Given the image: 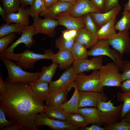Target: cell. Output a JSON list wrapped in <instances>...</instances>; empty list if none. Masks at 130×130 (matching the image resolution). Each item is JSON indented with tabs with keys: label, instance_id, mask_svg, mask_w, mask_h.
<instances>
[{
	"label": "cell",
	"instance_id": "cell-1",
	"mask_svg": "<svg viewBox=\"0 0 130 130\" xmlns=\"http://www.w3.org/2000/svg\"><path fill=\"white\" fill-rule=\"evenodd\" d=\"M5 83L6 90L0 94V106L6 117L23 130H38L35 119L39 113L44 112V102L33 91L30 85L21 82Z\"/></svg>",
	"mask_w": 130,
	"mask_h": 130
},
{
	"label": "cell",
	"instance_id": "cell-2",
	"mask_svg": "<svg viewBox=\"0 0 130 130\" xmlns=\"http://www.w3.org/2000/svg\"><path fill=\"white\" fill-rule=\"evenodd\" d=\"M0 59L4 64L8 72V76L5 81L6 83L11 84L21 82L31 85L38 80L40 72H26L21 67L6 57H1Z\"/></svg>",
	"mask_w": 130,
	"mask_h": 130
},
{
	"label": "cell",
	"instance_id": "cell-3",
	"mask_svg": "<svg viewBox=\"0 0 130 130\" xmlns=\"http://www.w3.org/2000/svg\"><path fill=\"white\" fill-rule=\"evenodd\" d=\"M43 54L37 53L28 49L22 53H14L9 59L15 61V63L25 69H33L35 63L43 59L51 60L54 54L51 49L46 50Z\"/></svg>",
	"mask_w": 130,
	"mask_h": 130
},
{
	"label": "cell",
	"instance_id": "cell-4",
	"mask_svg": "<svg viewBox=\"0 0 130 130\" xmlns=\"http://www.w3.org/2000/svg\"><path fill=\"white\" fill-rule=\"evenodd\" d=\"M112 101V99L106 101L99 100L97 107L102 123L107 125L118 122L121 115L122 103L115 106Z\"/></svg>",
	"mask_w": 130,
	"mask_h": 130
},
{
	"label": "cell",
	"instance_id": "cell-5",
	"mask_svg": "<svg viewBox=\"0 0 130 130\" xmlns=\"http://www.w3.org/2000/svg\"><path fill=\"white\" fill-rule=\"evenodd\" d=\"M120 68L114 62L102 65L98 70L99 80L104 87H120L122 82Z\"/></svg>",
	"mask_w": 130,
	"mask_h": 130
},
{
	"label": "cell",
	"instance_id": "cell-6",
	"mask_svg": "<svg viewBox=\"0 0 130 130\" xmlns=\"http://www.w3.org/2000/svg\"><path fill=\"white\" fill-rule=\"evenodd\" d=\"M75 83L79 91L101 92L104 89L100 82L98 70H93L88 75L84 73L77 74Z\"/></svg>",
	"mask_w": 130,
	"mask_h": 130
},
{
	"label": "cell",
	"instance_id": "cell-7",
	"mask_svg": "<svg viewBox=\"0 0 130 130\" xmlns=\"http://www.w3.org/2000/svg\"><path fill=\"white\" fill-rule=\"evenodd\" d=\"M108 40H99L88 51V56H106L112 59L121 70L124 60H122V56L119 53L111 49Z\"/></svg>",
	"mask_w": 130,
	"mask_h": 130
},
{
	"label": "cell",
	"instance_id": "cell-8",
	"mask_svg": "<svg viewBox=\"0 0 130 130\" xmlns=\"http://www.w3.org/2000/svg\"><path fill=\"white\" fill-rule=\"evenodd\" d=\"M35 29L33 25H28L26 26L21 31V36L8 48H7L0 57H4L9 58L14 54V49L18 45L23 43L25 46L28 49L34 46L35 42L33 38L36 35Z\"/></svg>",
	"mask_w": 130,
	"mask_h": 130
},
{
	"label": "cell",
	"instance_id": "cell-9",
	"mask_svg": "<svg viewBox=\"0 0 130 130\" xmlns=\"http://www.w3.org/2000/svg\"><path fill=\"white\" fill-rule=\"evenodd\" d=\"M108 40L110 45L121 56L130 52V37L128 30L119 32Z\"/></svg>",
	"mask_w": 130,
	"mask_h": 130
},
{
	"label": "cell",
	"instance_id": "cell-10",
	"mask_svg": "<svg viewBox=\"0 0 130 130\" xmlns=\"http://www.w3.org/2000/svg\"><path fill=\"white\" fill-rule=\"evenodd\" d=\"M33 20L32 25L35 29V35L42 33L46 34L51 38L54 37L55 28L59 25L57 20L49 17L42 19L38 16L33 18Z\"/></svg>",
	"mask_w": 130,
	"mask_h": 130
},
{
	"label": "cell",
	"instance_id": "cell-11",
	"mask_svg": "<svg viewBox=\"0 0 130 130\" xmlns=\"http://www.w3.org/2000/svg\"><path fill=\"white\" fill-rule=\"evenodd\" d=\"M34 122L38 128L41 125H45L54 130L77 129L66 121L58 120L49 118L44 112H42L37 115L35 119Z\"/></svg>",
	"mask_w": 130,
	"mask_h": 130
},
{
	"label": "cell",
	"instance_id": "cell-12",
	"mask_svg": "<svg viewBox=\"0 0 130 130\" xmlns=\"http://www.w3.org/2000/svg\"><path fill=\"white\" fill-rule=\"evenodd\" d=\"M77 74L72 67L64 72L60 78L49 83L50 92L58 89H62L68 92L71 90V86L75 81Z\"/></svg>",
	"mask_w": 130,
	"mask_h": 130
},
{
	"label": "cell",
	"instance_id": "cell-13",
	"mask_svg": "<svg viewBox=\"0 0 130 130\" xmlns=\"http://www.w3.org/2000/svg\"><path fill=\"white\" fill-rule=\"evenodd\" d=\"M107 96L103 92L79 91V108L87 107L97 108L99 100L106 101Z\"/></svg>",
	"mask_w": 130,
	"mask_h": 130
},
{
	"label": "cell",
	"instance_id": "cell-14",
	"mask_svg": "<svg viewBox=\"0 0 130 130\" xmlns=\"http://www.w3.org/2000/svg\"><path fill=\"white\" fill-rule=\"evenodd\" d=\"M102 56L95 57L91 59L87 58L74 61L72 67L77 74L91 70H99L103 65Z\"/></svg>",
	"mask_w": 130,
	"mask_h": 130
},
{
	"label": "cell",
	"instance_id": "cell-15",
	"mask_svg": "<svg viewBox=\"0 0 130 130\" xmlns=\"http://www.w3.org/2000/svg\"><path fill=\"white\" fill-rule=\"evenodd\" d=\"M92 12H102L93 5L90 0H77L71 9L66 12L76 17H83L84 14Z\"/></svg>",
	"mask_w": 130,
	"mask_h": 130
},
{
	"label": "cell",
	"instance_id": "cell-16",
	"mask_svg": "<svg viewBox=\"0 0 130 130\" xmlns=\"http://www.w3.org/2000/svg\"><path fill=\"white\" fill-rule=\"evenodd\" d=\"M54 19L58 21L59 25L65 26L68 30H79L85 28L83 17H74L64 12L58 15Z\"/></svg>",
	"mask_w": 130,
	"mask_h": 130
},
{
	"label": "cell",
	"instance_id": "cell-17",
	"mask_svg": "<svg viewBox=\"0 0 130 130\" xmlns=\"http://www.w3.org/2000/svg\"><path fill=\"white\" fill-rule=\"evenodd\" d=\"M121 7L119 5L106 12L89 13L93 19L98 29L114 18L119 13Z\"/></svg>",
	"mask_w": 130,
	"mask_h": 130
},
{
	"label": "cell",
	"instance_id": "cell-18",
	"mask_svg": "<svg viewBox=\"0 0 130 130\" xmlns=\"http://www.w3.org/2000/svg\"><path fill=\"white\" fill-rule=\"evenodd\" d=\"M29 15V8L21 6L17 13L7 14L5 21L8 24L14 23L26 26L29 25L30 23Z\"/></svg>",
	"mask_w": 130,
	"mask_h": 130
},
{
	"label": "cell",
	"instance_id": "cell-19",
	"mask_svg": "<svg viewBox=\"0 0 130 130\" xmlns=\"http://www.w3.org/2000/svg\"><path fill=\"white\" fill-rule=\"evenodd\" d=\"M72 5L68 2L59 0L41 12L39 15L45 16L46 18L49 17L54 19L61 13L69 11L72 8Z\"/></svg>",
	"mask_w": 130,
	"mask_h": 130
},
{
	"label": "cell",
	"instance_id": "cell-20",
	"mask_svg": "<svg viewBox=\"0 0 130 130\" xmlns=\"http://www.w3.org/2000/svg\"><path fill=\"white\" fill-rule=\"evenodd\" d=\"M68 92L62 89H58L50 92L46 100V105L53 107H60L67 101Z\"/></svg>",
	"mask_w": 130,
	"mask_h": 130
},
{
	"label": "cell",
	"instance_id": "cell-21",
	"mask_svg": "<svg viewBox=\"0 0 130 130\" xmlns=\"http://www.w3.org/2000/svg\"><path fill=\"white\" fill-rule=\"evenodd\" d=\"M98 40L96 33H93L85 28L78 30L75 41L84 45L87 48H91Z\"/></svg>",
	"mask_w": 130,
	"mask_h": 130
},
{
	"label": "cell",
	"instance_id": "cell-22",
	"mask_svg": "<svg viewBox=\"0 0 130 130\" xmlns=\"http://www.w3.org/2000/svg\"><path fill=\"white\" fill-rule=\"evenodd\" d=\"M51 60L52 62L58 64L61 69L68 68L74 61L70 51L62 50H59L57 53L54 54Z\"/></svg>",
	"mask_w": 130,
	"mask_h": 130
},
{
	"label": "cell",
	"instance_id": "cell-23",
	"mask_svg": "<svg viewBox=\"0 0 130 130\" xmlns=\"http://www.w3.org/2000/svg\"><path fill=\"white\" fill-rule=\"evenodd\" d=\"M74 88V91L71 98L68 101L63 104L60 107L64 110L68 114H79L78 108L79 91L75 82L71 86Z\"/></svg>",
	"mask_w": 130,
	"mask_h": 130
},
{
	"label": "cell",
	"instance_id": "cell-24",
	"mask_svg": "<svg viewBox=\"0 0 130 130\" xmlns=\"http://www.w3.org/2000/svg\"><path fill=\"white\" fill-rule=\"evenodd\" d=\"M78 111L87 125L91 124H99L102 123L97 108L84 107L79 108Z\"/></svg>",
	"mask_w": 130,
	"mask_h": 130
},
{
	"label": "cell",
	"instance_id": "cell-25",
	"mask_svg": "<svg viewBox=\"0 0 130 130\" xmlns=\"http://www.w3.org/2000/svg\"><path fill=\"white\" fill-rule=\"evenodd\" d=\"M116 17L106 23L99 29L96 34L98 40L107 39L117 33L115 28Z\"/></svg>",
	"mask_w": 130,
	"mask_h": 130
},
{
	"label": "cell",
	"instance_id": "cell-26",
	"mask_svg": "<svg viewBox=\"0 0 130 130\" xmlns=\"http://www.w3.org/2000/svg\"><path fill=\"white\" fill-rule=\"evenodd\" d=\"M49 83L38 80L30 85L33 91L43 102L46 101L50 92Z\"/></svg>",
	"mask_w": 130,
	"mask_h": 130
},
{
	"label": "cell",
	"instance_id": "cell-27",
	"mask_svg": "<svg viewBox=\"0 0 130 130\" xmlns=\"http://www.w3.org/2000/svg\"><path fill=\"white\" fill-rule=\"evenodd\" d=\"M44 112L49 118L62 121H66L69 114L60 107H53L46 105Z\"/></svg>",
	"mask_w": 130,
	"mask_h": 130
},
{
	"label": "cell",
	"instance_id": "cell-28",
	"mask_svg": "<svg viewBox=\"0 0 130 130\" xmlns=\"http://www.w3.org/2000/svg\"><path fill=\"white\" fill-rule=\"evenodd\" d=\"M58 64L53 62L49 66L42 67L41 71L40 72L39 80L43 81L49 83L52 81V78L55 73Z\"/></svg>",
	"mask_w": 130,
	"mask_h": 130
},
{
	"label": "cell",
	"instance_id": "cell-29",
	"mask_svg": "<svg viewBox=\"0 0 130 130\" xmlns=\"http://www.w3.org/2000/svg\"><path fill=\"white\" fill-rule=\"evenodd\" d=\"M116 98L117 101L123 104L120 120L130 111V91H119L117 94Z\"/></svg>",
	"mask_w": 130,
	"mask_h": 130
},
{
	"label": "cell",
	"instance_id": "cell-30",
	"mask_svg": "<svg viewBox=\"0 0 130 130\" xmlns=\"http://www.w3.org/2000/svg\"><path fill=\"white\" fill-rule=\"evenodd\" d=\"M87 49L84 45L75 41L70 50L74 61L87 58L88 55Z\"/></svg>",
	"mask_w": 130,
	"mask_h": 130
},
{
	"label": "cell",
	"instance_id": "cell-31",
	"mask_svg": "<svg viewBox=\"0 0 130 130\" xmlns=\"http://www.w3.org/2000/svg\"><path fill=\"white\" fill-rule=\"evenodd\" d=\"M26 26L17 23L9 24L6 23L2 25L0 27V37L1 38L13 33L21 32L22 30Z\"/></svg>",
	"mask_w": 130,
	"mask_h": 130
},
{
	"label": "cell",
	"instance_id": "cell-32",
	"mask_svg": "<svg viewBox=\"0 0 130 130\" xmlns=\"http://www.w3.org/2000/svg\"><path fill=\"white\" fill-rule=\"evenodd\" d=\"M66 121L77 129L83 128L87 125L83 117L78 113L69 114Z\"/></svg>",
	"mask_w": 130,
	"mask_h": 130
},
{
	"label": "cell",
	"instance_id": "cell-33",
	"mask_svg": "<svg viewBox=\"0 0 130 130\" xmlns=\"http://www.w3.org/2000/svg\"><path fill=\"white\" fill-rule=\"evenodd\" d=\"M122 14V17L115 25L116 30L119 32L130 29V11L123 12Z\"/></svg>",
	"mask_w": 130,
	"mask_h": 130
},
{
	"label": "cell",
	"instance_id": "cell-34",
	"mask_svg": "<svg viewBox=\"0 0 130 130\" xmlns=\"http://www.w3.org/2000/svg\"><path fill=\"white\" fill-rule=\"evenodd\" d=\"M31 6L29 8V15L33 18L38 16L41 12L47 8L43 0H34Z\"/></svg>",
	"mask_w": 130,
	"mask_h": 130
},
{
	"label": "cell",
	"instance_id": "cell-35",
	"mask_svg": "<svg viewBox=\"0 0 130 130\" xmlns=\"http://www.w3.org/2000/svg\"><path fill=\"white\" fill-rule=\"evenodd\" d=\"M2 3V8L6 14L15 13L20 7V0H1Z\"/></svg>",
	"mask_w": 130,
	"mask_h": 130
},
{
	"label": "cell",
	"instance_id": "cell-36",
	"mask_svg": "<svg viewBox=\"0 0 130 130\" xmlns=\"http://www.w3.org/2000/svg\"><path fill=\"white\" fill-rule=\"evenodd\" d=\"M75 42V38L66 39L61 36L55 40V47L59 50L70 51Z\"/></svg>",
	"mask_w": 130,
	"mask_h": 130
},
{
	"label": "cell",
	"instance_id": "cell-37",
	"mask_svg": "<svg viewBox=\"0 0 130 130\" xmlns=\"http://www.w3.org/2000/svg\"><path fill=\"white\" fill-rule=\"evenodd\" d=\"M85 28L88 31L93 33H96L98 29L96 25L89 13L83 16Z\"/></svg>",
	"mask_w": 130,
	"mask_h": 130
},
{
	"label": "cell",
	"instance_id": "cell-38",
	"mask_svg": "<svg viewBox=\"0 0 130 130\" xmlns=\"http://www.w3.org/2000/svg\"><path fill=\"white\" fill-rule=\"evenodd\" d=\"M16 38L15 33L6 35L0 39V56L3 53L7 46L14 41Z\"/></svg>",
	"mask_w": 130,
	"mask_h": 130
},
{
	"label": "cell",
	"instance_id": "cell-39",
	"mask_svg": "<svg viewBox=\"0 0 130 130\" xmlns=\"http://www.w3.org/2000/svg\"><path fill=\"white\" fill-rule=\"evenodd\" d=\"M121 121L113 124L107 125L105 130H130V123L121 119Z\"/></svg>",
	"mask_w": 130,
	"mask_h": 130
},
{
	"label": "cell",
	"instance_id": "cell-40",
	"mask_svg": "<svg viewBox=\"0 0 130 130\" xmlns=\"http://www.w3.org/2000/svg\"><path fill=\"white\" fill-rule=\"evenodd\" d=\"M5 111L0 106V130L9 127L14 123L6 119Z\"/></svg>",
	"mask_w": 130,
	"mask_h": 130
},
{
	"label": "cell",
	"instance_id": "cell-41",
	"mask_svg": "<svg viewBox=\"0 0 130 130\" xmlns=\"http://www.w3.org/2000/svg\"><path fill=\"white\" fill-rule=\"evenodd\" d=\"M123 73L121 74L122 82L130 79V62L124 60L122 70Z\"/></svg>",
	"mask_w": 130,
	"mask_h": 130
},
{
	"label": "cell",
	"instance_id": "cell-42",
	"mask_svg": "<svg viewBox=\"0 0 130 130\" xmlns=\"http://www.w3.org/2000/svg\"><path fill=\"white\" fill-rule=\"evenodd\" d=\"M118 0H104V6L103 12L108 11L119 5Z\"/></svg>",
	"mask_w": 130,
	"mask_h": 130
},
{
	"label": "cell",
	"instance_id": "cell-43",
	"mask_svg": "<svg viewBox=\"0 0 130 130\" xmlns=\"http://www.w3.org/2000/svg\"><path fill=\"white\" fill-rule=\"evenodd\" d=\"M95 6L101 12L103 11L104 6V0H90Z\"/></svg>",
	"mask_w": 130,
	"mask_h": 130
},
{
	"label": "cell",
	"instance_id": "cell-44",
	"mask_svg": "<svg viewBox=\"0 0 130 130\" xmlns=\"http://www.w3.org/2000/svg\"><path fill=\"white\" fill-rule=\"evenodd\" d=\"M122 92L130 91V79L125 80L121 83L120 87Z\"/></svg>",
	"mask_w": 130,
	"mask_h": 130
},
{
	"label": "cell",
	"instance_id": "cell-45",
	"mask_svg": "<svg viewBox=\"0 0 130 130\" xmlns=\"http://www.w3.org/2000/svg\"><path fill=\"white\" fill-rule=\"evenodd\" d=\"M79 129L80 130H105V127H102L95 124H92L90 126H86Z\"/></svg>",
	"mask_w": 130,
	"mask_h": 130
},
{
	"label": "cell",
	"instance_id": "cell-46",
	"mask_svg": "<svg viewBox=\"0 0 130 130\" xmlns=\"http://www.w3.org/2000/svg\"><path fill=\"white\" fill-rule=\"evenodd\" d=\"M3 130H23V129L19 125L14 124L9 127L4 128Z\"/></svg>",
	"mask_w": 130,
	"mask_h": 130
},
{
	"label": "cell",
	"instance_id": "cell-47",
	"mask_svg": "<svg viewBox=\"0 0 130 130\" xmlns=\"http://www.w3.org/2000/svg\"><path fill=\"white\" fill-rule=\"evenodd\" d=\"M6 84L2 79L1 74L0 76V94L3 93L6 90Z\"/></svg>",
	"mask_w": 130,
	"mask_h": 130
},
{
	"label": "cell",
	"instance_id": "cell-48",
	"mask_svg": "<svg viewBox=\"0 0 130 130\" xmlns=\"http://www.w3.org/2000/svg\"><path fill=\"white\" fill-rule=\"evenodd\" d=\"M59 0H43L45 6L48 8Z\"/></svg>",
	"mask_w": 130,
	"mask_h": 130
},
{
	"label": "cell",
	"instance_id": "cell-49",
	"mask_svg": "<svg viewBox=\"0 0 130 130\" xmlns=\"http://www.w3.org/2000/svg\"><path fill=\"white\" fill-rule=\"evenodd\" d=\"M34 0H20L21 6L24 7L28 5H31Z\"/></svg>",
	"mask_w": 130,
	"mask_h": 130
},
{
	"label": "cell",
	"instance_id": "cell-50",
	"mask_svg": "<svg viewBox=\"0 0 130 130\" xmlns=\"http://www.w3.org/2000/svg\"><path fill=\"white\" fill-rule=\"evenodd\" d=\"M63 37L66 39H70L72 38L70 35L68 30H64L62 32V35Z\"/></svg>",
	"mask_w": 130,
	"mask_h": 130
},
{
	"label": "cell",
	"instance_id": "cell-51",
	"mask_svg": "<svg viewBox=\"0 0 130 130\" xmlns=\"http://www.w3.org/2000/svg\"><path fill=\"white\" fill-rule=\"evenodd\" d=\"M68 30L69 33L72 38H75L77 34L78 30L77 29H72Z\"/></svg>",
	"mask_w": 130,
	"mask_h": 130
},
{
	"label": "cell",
	"instance_id": "cell-52",
	"mask_svg": "<svg viewBox=\"0 0 130 130\" xmlns=\"http://www.w3.org/2000/svg\"><path fill=\"white\" fill-rule=\"evenodd\" d=\"M0 14L3 20L5 21L6 18V14L4 9L0 6Z\"/></svg>",
	"mask_w": 130,
	"mask_h": 130
},
{
	"label": "cell",
	"instance_id": "cell-53",
	"mask_svg": "<svg viewBox=\"0 0 130 130\" xmlns=\"http://www.w3.org/2000/svg\"><path fill=\"white\" fill-rule=\"evenodd\" d=\"M123 12L127 11H130V0H128L127 2L124 5Z\"/></svg>",
	"mask_w": 130,
	"mask_h": 130
},
{
	"label": "cell",
	"instance_id": "cell-54",
	"mask_svg": "<svg viewBox=\"0 0 130 130\" xmlns=\"http://www.w3.org/2000/svg\"><path fill=\"white\" fill-rule=\"evenodd\" d=\"M122 119H123L130 123V111Z\"/></svg>",
	"mask_w": 130,
	"mask_h": 130
},
{
	"label": "cell",
	"instance_id": "cell-55",
	"mask_svg": "<svg viewBox=\"0 0 130 130\" xmlns=\"http://www.w3.org/2000/svg\"><path fill=\"white\" fill-rule=\"evenodd\" d=\"M77 0H59V1H64L69 3L72 5H73Z\"/></svg>",
	"mask_w": 130,
	"mask_h": 130
}]
</instances>
